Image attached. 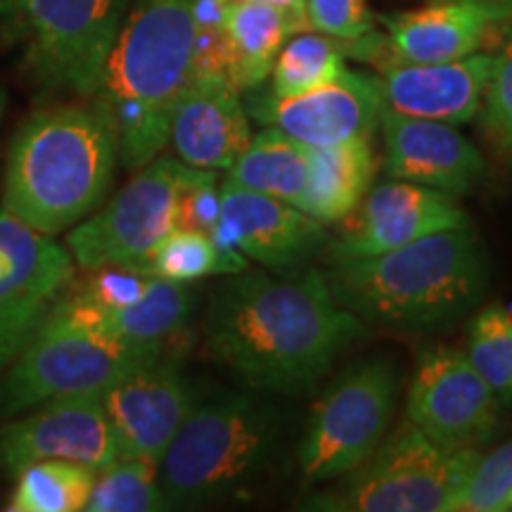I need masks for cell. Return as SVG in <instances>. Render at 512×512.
<instances>
[{
    "label": "cell",
    "mask_w": 512,
    "mask_h": 512,
    "mask_svg": "<svg viewBox=\"0 0 512 512\" xmlns=\"http://www.w3.org/2000/svg\"><path fill=\"white\" fill-rule=\"evenodd\" d=\"M164 354L107 335L57 299L36 335L0 382V415H17L50 399L102 394L121 375Z\"/></svg>",
    "instance_id": "8992f818"
},
{
    "label": "cell",
    "mask_w": 512,
    "mask_h": 512,
    "mask_svg": "<svg viewBox=\"0 0 512 512\" xmlns=\"http://www.w3.org/2000/svg\"><path fill=\"white\" fill-rule=\"evenodd\" d=\"M304 29V10L259 0H202L195 74H221L240 93L254 91L271 76L287 38Z\"/></svg>",
    "instance_id": "4fadbf2b"
},
{
    "label": "cell",
    "mask_w": 512,
    "mask_h": 512,
    "mask_svg": "<svg viewBox=\"0 0 512 512\" xmlns=\"http://www.w3.org/2000/svg\"><path fill=\"white\" fill-rule=\"evenodd\" d=\"M384 110L380 76L344 67L330 83L313 91L275 98L261 95L249 100V119L278 128L306 147H328L349 140H373Z\"/></svg>",
    "instance_id": "9a60e30c"
},
{
    "label": "cell",
    "mask_w": 512,
    "mask_h": 512,
    "mask_svg": "<svg viewBox=\"0 0 512 512\" xmlns=\"http://www.w3.org/2000/svg\"><path fill=\"white\" fill-rule=\"evenodd\" d=\"M245 268V256L223 247L207 230L174 228L152 252L145 273L185 285L209 275H235Z\"/></svg>",
    "instance_id": "484cf974"
},
{
    "label": "cell",
    "mask_w": 512,
    "mask_h": 512,
    "mask_svg": "<svg viewBox=\"0 0 512 512\" xmlns=\"http://www.w3.org/2000/svg\"><path fill=\"white\" fill-rule=\"evenodd\" d=\"M311 183L304 211L320 223H339L373 188L377 159L366 138L349 143L309 147Z\"/></svg>",
    "instance_id": "cb8c5ba5"
},
{
    "label": "cell",
    "mask_w": 512,
    "mask_h": 512,
    "mask_svg": "<svg viewBox=\"0 0 512 512\" xmlns=\"http://www.w3.org/2000/svg\"><path fill=\"white\" fill-rule=\"evenodd\" d=\"M133 0H5L38 83L95 98Z\"/></svg>",
    "instance_id": "ba28073f"
},
{
    "label": "cell",
    "mask_w": 512,
    "mask_h": 512,
    "mask_svg": "<svg viewBox=\"0 0 512 512\" xmlns=\"http://www.w3.org/2000/svg\"><path fill=\"white\" fill-rule=\"evenodd\" d=\"M0 427V470L15 477L41 460H67L100 472L121 458L100 394L50 399Z\"/></svg>",
    "instance_id": "5bb4252c"
},
{
    "label": "cell",
    "mask_w": 512,
    "mask_h": 512,
    "mask_svg": "<svg viewBox=\"0 0 512 512\" xmlns=\"http://www.w3.org/2000/svg\"><path fill=\"white\" fill-rule=\"evenodd\" d=\"M98 472L67 460H41L15 475L10 512H79L86 510Z\"/></svg>",
    "instance_id": "83f0119b"
},
{
    "label": "cell",
    "mask_w": 512,
    "mask_h": 512,
    "mask_svg": "<svg viewBox=\"0 0 512 512\" xmlns=\"http://www.w3.org/2000/svg\"><path fill=\"white\" fill-rule=\"evenodd\" d=\"M117 159V128L98 100L38 110L12 138L3 207L53 238L100 207Z\"/></svg>",
    "instance_id": "3957f363"
},
{
    "label": "cell",
    "mask_w": 512,
    "mask_h": 512,
    "mask_svg": "<svg viewBox=\"0 0 512 512\" xmlns=\"http://www.w3.org/2000/svg\"><path fill=\"white\" fill-rule=\"evenodd\" d=\"M3 110H5V93L0 91V117H3Z\"/></svg>",
    "instance_id": "74e56055"
},
{
    "label": "cell",
    "mask_w": 512,
    "mask_h": 512,
    "mask_svg": "<svg viewBox=\"0 0 512 512\" xmlns=\"http://www.w3.org/2000/svg\"><path fill=\"white\" fill-rule=\"evenodd\" d=\"M200 17L202 0L131 3L95 93L128 169L152 162L169 143L171 110L195 76Z\"/></svg>",
    "instance_id": "277c9868"
},
{
    "label": "cell",
    "mask_w": 512,
    "mask_h": 512,
    "mask_svg": "<svg viewBox=\"0 0 512 512\" xmlns=\"http://www.w3.org/2000/svg\"><path fill=\"white\" fill-rule=\"evenodd\" d=\"M171 508L159 484V463L150 458H119L95 475L88 512H155Z\"/></svg>",
    "instance_id": "f546056e"
},
{
    "label": "cell",
    "mask_w": 512,
    "mask_h": 512,
    "mask_svg": "<svg viewBox=\"0 0 512 512\" xmlns=\"http://www.w3.org/2000/svg\"><path fill=\"white\" fill-rule=\"evenodd\" d=\"M67 247L0 207V368L17 358L74 278Z\"/></svg>",
    "instance_id": "7c38bea8"
},
{
    "label": "cell",
    "mask_w": 512,
    "mask_h": 512,
    "mask_svg": "<svg viewBox=\"0 0 512 512\" xmlns=\"http://www.w3.org/2000/svg\"><path fill=\"white\" fill-rule=\"evenodd\" d=\"M501 512H512V491L508 494V498H505V501H503Z\"/></svg>",
    "instance_id": "8d00e7d4"
},
{
    "label": "cell",
    "mask_w": 512,
    "mask_h": 512,
    "mask_svg": "<svg viewBox=\"0 0 512 512\" xmlns=\"http://www.w3.org/2000/svg\"><path fill=\"white\" fill-rule=\"evenodd\" d=\"M479 121L494 150L512 166V19H508L501 46L494 53Z\"/></svg>",
    "instance_id": "1f68e13d"
},
{
    "label": "cell",
    "mask_w": 512,
    "mask_h": 512,
    "mask_svg": "<svg viewBox=\"0 0 512 512\" xmlns=\"http://www.w3.org/2000/svg\"><path fill=\"white\" fill-rule=\"evenodd\" d=\"M100 399L121 458H150L157 463L195 406L181 368L166 356L138 363L112 382Z\"/></svg>",
    "instance_id": "ac0fdd59"
},
{
    "label": "cell",
    "mask_w": 512,
    "mask_h": 512,
    "mask_svg": "<svg viewBox=\"0 0 512 512\" xmlns=\"http://www.w3.org/2000/svg\"><path fill=\"white\" fill-rule=\"evenodd\" d=\"M347 219L330 247V261L384 254L439 230L470 226L453 195L396 178L370 188Z\"/></svg>",
    "instance_id": "e0dca14e"
},
{
    "label": "cell",
    "mask_w": 512,
    "mask_h": 512,
    "mask_svg": "<svg viewBox=\"0 0 512 512\" xmlns=\"http://www.w3.org/2000/svg\"><path fill=\"white\" fill-rule=\"evenodd\" d=\"M259 3H273V5H285V8L304 10V0H259Z\"/></svg>",
    "instance_id": "d590c367"
},
{
    "label": "cell",
    "mask_w": 512,
    "mask_h": 512,
    "mask_svg": "<svg viewBox=\"0 0 512 512\" xmlns=\"http://www.w3.org/2000/svg\"><path fill=\"white\" fill-rule=\"evenodd\" d=\"M219 219V185L214 171L204 169L183 190L178 204V228H197L211 233Z\"/></svg>",
    "instance_id": "836d02e7"
},
{
    "label": "cell",
    "mask_w": 512,
    "mask_h": 512,
    "mask_svg": "<svg viewBox=\"0 0 512 512\" xmlns=\"http://www.w3.org/2000/svg\"><path fill=\"white\" fill-rule=\"evenodd\" d=\"M278 422L247 394L192 406L159 460V484L169 503H200L233 494L268 463Z\"/></svg>",
    "instance_id": "5b68a950"
},
{
    "label": "cell",
    "mask_w": 512,
    "mask_h": 512,
    "mask_svg": "<svg viewBox=\"0 0 512 512\" xmlns=\"http://www.w3.org/2000/svg\"><path fill=\"white\" fill-rule=\"evenodd\" d=\"M211 235L271 273L297 271L328 242L325 223L228 178L219 188V219Z\"/></svg>",
    "instance_id": "2e32d148"
},
{
    "label": "cell",
    "mask_w": 512,
    "mask_h": 512,
    "mask_svg": "<svg viewBox=\"0 0 512 512\" xmlns=\"http://www.w3.org/2000/svg\"><path fill=\"white\" fill-rule=\"evenodd\" d=\"M252 140V119L240 91L221 74L197 72L178 95L169 143L183 164L228 171Z\"/></svg>",
    "instance_id": "ffe728a7"
},
{
    "label": "cell",
    "mask_w": 512,
    "mask_h": 512,
    "mask_svg": "<svg viewBox=\"0 0 512 512\" xmlns=\"http://www.w3.org/2000/svg\"><path fill=\"white\" fill-rule=\"evenodd\" d=\"M465 356L501 406H512V304H491L467 325Z\"/></svg>",
    "instance_id": "f1b7e54d"
},
{
    "label": "cell",
    "mask_w": 512,
    "mask_h": 512,
    "mask_svg": "<svg viewBox=\"0 0 512 512\" xmlns=\"http://www.w3.org/2000/svg\"><path fill=\"white\" fill-rule=\"evenodd\" d=\"M228 181L304 211L311 183L309 147L278 128L264 126L228 169Z\"/></svg>",
    "instance_id": "d4e9b609"
},
{
    "label": "cell",
    "mask_w": 512,
    "mask_h": 512,
    "mask_svg": "<svg viewBox=\"0 0 512 512\" xmlns=\"http://www.w3.org/2000/svg\"><path fill=\"white\" fill-rule=\"evenodd\" d=\"M512 491V439L494 451H479L446 512H501Z\"/></svg>",
    "instance_id": "4dcf8cb0"
},
{
    "label": "cell",
    "mask_w": 512,
    "mask_h": 512,
    "mask_svg": "<svg viewBox=\"0 0 512 512\" xmlns=\"http://www.w3.org/2000/svg\"><path fill=\"white\" fill-rule=\"evenodd\" d=\"M60 299L95 328L150 354H164L171 339L183 332L192 309L188 287L164 278H157L140 302L124 309H102L74 294Z\"/></svg>",
    "instance_id": "603a6c76"
},
{
    "label": "cell",
    "mask_w": 512,
    "mask_h": 512,
    "mask_svg": "<svg viewBox=\"0 0 512 512\" xmlns=\"http://www.w3.org/2000/svg\"><path fill=\"white\" fill-rule=\"evenodd\" d=\"M491 64L494 53L434 64H380L384 107L408 117L467 124L482 107Z\"/></svg>",
    "instance_id": "44dd1931"
},
{
    "label": "cell",
    "mask_w": 512,
    "mask_h": 512,
    "mask_svg": "<svg viewBox=\"0 0 512 512\" xmlns=\"http://www.w3.org/2000/svg\"><path fill=\"white\" fill-rule=\"evenodd\" d=\"M384 174L446 192L465 195L484 183L482 152L453 124L399 114L384 107Z\"/></svg>",
    "instance_id": "d6986e66"
},
{
    "label": "cell",
    "mask_w": 512,
    "mask_h": 512,
    "mask_svg": "<svg viewBox=\"0 0 512 512\" xmlns=\"http://www.w3.org/2000/svg\"><path fill=\"white\" fill-rule=\"evenodd\" d=\"M399 377L392 363L373 358L351 366L320 396L299 444L306 484H328L356 470L387 437Z\"/></svg>",
    "instance_id": "30bf717a"
},
{
    "label": "cell",
    "mask_w": 512,
    "mask_h": 512,
    "mask_svg": "<svg viewBox=\"0 0 512 512\" xmlns=\"http://www.w3.org/2000/svg\"><path fill=\"white\" fill-rule=\"evenodd\" d=\"M475 3L498 12L503 19H512V0H475Z\"/></svg>",
    "instance_id": "e575fe53"
},
{
    "label": "cell",
    "mask_w": 512,
    "mask_h": 512,
    "mask_svg": "<svg viewBox=\"0 0 512 512\" xmlns=\"http://www.w3.org/2000/svg\"><path fill=\"white\" fill-rule=\"evenodd\" d=\"M482 448L444 451L413 422H401L373 456L306 498L323 512H446Z\"/></svg>",
    "instance_id": "52a82bcc"
},
{
    "label": "cell",
    "mask_w": 512,
    "mask_h": 512,
    "mask_svg": "<svg viewBox=\"0 0 512 512\" xmlns=\"http://www.w3.org/2000/svg\"><path fill=\"white\" fill-rule=\"evenodd\" d=\"M380 22L387 29L380 43L387 62L434 64L479 53L491 29L508 19L475 0H432L420 10L384 15Z\"/></svg>",
    "instance_id": "7402d4cb"
},
{
    "label": "cell",
    "mask_w": 512,
    "mask_h": 512,
    "mask_svg": "<svg viewBox=\"0 0 512 512\" xmlns=\"http://www.w3.org/2000/svg\"><path fill=\"white\" fill-rule=\"evenodd\" d=\"M349 41L304 29L283 43L271 67V95L290 98L337 79L344 72Z\"/></svg>",
    "instance_id": "4316f807"
},
{
    "label": "cell",
    "mask_w": 512,
    "mask_h": 512,
    "mask_svg": "<svg viewBox=\"0 0 512 512\" xmlns=\"http://www.w3.org/2000/svg\"><path fill=\"white\" fill-rule=\"evenodd\" d=\"M366 323L337 304L325 275L240 271L216 292L207 351L249 389L299 394L316 387Z\"/></svg>",
    "instance_id": "6da1fadb"
},
{
    "label": "cell",
    "mask_w": 512,
    "mask_h": 512,
    "mask_svg": "<svg viewBox=\"0 0 512 512\" xmlns=\"http://www.w3.org/2000/svg\"><path fill=\"white\" fill-rule=\"evenodd\" d=\"M204 169L174 157H155L140 166L138 176L67 233L74 264L91 271L100 266H126L145 273L159 242L178 228V204L188 185Z\"/></svg>",
    "instance_id": "9c48e42d"
},
{
    "label": "cell",
    "mask_w": 512,
    "mask_h": 512,
    "mask_svg": "<svg viewBox=\"0 0 512 512\" xmlns=\"http://www.w3.org/2000/svg\"><path fill=\"white\" fill-rule=\"evenodd\" d=\"M306 27L339 41H361L375 31L368 0H304Z\"/></svg>",
    "instance_id": "d6a6232c"
},
{
    "label": "cell",
    "mask_w": 512,
    "mask_h": 512,
    "mask_svg": "<svg viewBox=\"0 0 512 512\" xmlns=\"http://www.w3.org/2000/svg\"><path fill=\"white\" fill-rule=\"evenodd\" d=\"M498 408L489 384L463 349L434 344L422 349L406 394V420L444 451L479 448L494 437Z\"/></svg>",
    "instance_id": "8fae6325"
},
{
    "label": "cell",
    "mask_w": 512,
    "mask_h": 512,
    "mask_svg": "<svg viewBox=\"0 0 512 512\" xmlns=\"http://www.w3.org/2000/svg\"><path fill=\"white\" fill-rule=\"evenodd\" d=\"M332 297L363 323L396 330L451 325L477 309L489 261L472 226L448 228L392 252L332 261Z\"/></svg>",
    "instance_id": "7a4b0ae2"
}]
</instances>
